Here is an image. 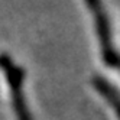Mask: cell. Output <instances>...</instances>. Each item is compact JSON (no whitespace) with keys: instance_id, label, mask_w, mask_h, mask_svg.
Masks as SVG:
<instances>
[{"instance_id":"7a4b0ae2","label":"cell","mask_w":120,"mask_h":120,"mask_svg":"<svg viewBox=\"0 0 120 120\" xmlns=\"http://www.w3.org/2000/svg\"><path fill=\"white\" fill-rule=\"evenodd\" d=\"M94 85H96V90L109 101V104L114 109L116 114L120 120V97L116 94V91L109 85V82H106L101 78H94Z\"/></svg>"},{"instance_id":"6da1fadb","label":"cell","mask_w":120,"mask_h":120,"mask_svg":"<svg viewBox=\"0 0 120 120\" xmlns=\"http://www.w3.org/2000/svg\"><path fill=\"white\" fill-rule=\"evenodd\" d=\"M90 7V10L96 16V28L100 38V44L103 46V55H104V61L110 67H119L120 68V56L113 52L111 49V42H110V26L106 12L101 6V0H85Z\"/></svg>"}]
</instances>
